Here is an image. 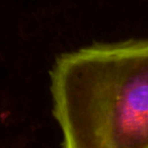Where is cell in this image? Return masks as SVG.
<instances>
[{
  "label": "cell",
  "instance_id": "6da1fadb",
  "mask_svg": "<svg viewBox=\"0 0 148 148\" xmlns=\"http://www.w3.org/2000/svg\"><path fill=\"white\" fill-rule=\"evenodd\" d=\"M51 92L64 148H148V40L63 54Z\"/></svg>",
  "mask_w": 148,
  "mask_h": 148
}]
</instances>
